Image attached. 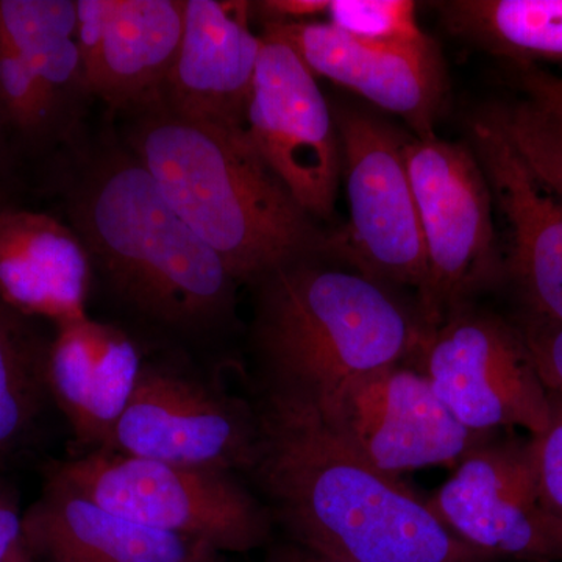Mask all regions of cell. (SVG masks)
<instances>
[{
	"instance_id": "obj_1",
	"label": "cell",
	"mask_w": 562,
	"mask_h": 562,
	"mask_svg": "<svg viewBox=\"0 0 562 562\" xmlns=\"http://www.w3.org/2000/svg\"><path fill=\"white\" fill-rule=\"evenodd\" d=\"M249 475L292 542L342 562H494L302 403L265 392Z\"/></svg>"
},
{
	"instance_id": "obj_2",
	"label": "cell",
	"mask_w": 562,
	"mask_h": 562,
	"mask_svg": "<svg viewBox=\"0 0 562 562\" xmlns=\"http://www.w3.org/2000/svg\"><path fill=\"white\" fill-rule=\"evenodd\" d=\"M57 176L69 225L114 301L150 327L210 338L235 312L236 280L171 209L124 143L70 147Z\"/></svg>"
},
{
	"instance_id": "obj_3",
	"label": "cell",
	"mask_w": 562,
	"mask_h": 562,
	"mask_svg": "<svg viewBox=\"0 0 562 562\" xmlns=\"http://www.w3.org/2000/svg\"><path fill=\"white\" fill-rule=\"evenodd\" d=\"M121 114L125 146L236 283H257L286 262L324 251L327 239L246 128L192 116L158 95Z\"/></svg>"
},
{
	"instance_id": "obj_4",
	"label": "cell",
	"mask_w": 562,
	"mask_h": 562,
	"mask_svg": "<svg viewBox=\"0 0 562 562\" xmlns=\"http://www.w3.org/2000/svg\"><path fill=\"white\" fill-rule=\"evenodd\" d=\"M254 346L265 392L324 416L358 380L419 353L427 330L387 284L325 266L319 254L257 283Z\"/></svg>"
},
{
	"instance_id": "obj_5",
	"label": "cell",
	"mask_w": 562,
	"mask_h": 562,
	"mask_svg": "<svg viewBox=\"0 0 562 562\" xmlns=\"http://www.w3.org/2000/svg\"><path fill=\"white\" fill-rule=\"evenodd\" d=\"M46 479L132 522L246 553L271 538L273 517L233 472L184 468L95 450L52 462Z\"/></svg>"
},
{
	"instance_id": "obj_6",
	"label": "cell",
	"mask_w": 562,
	"mask_h": 562,
	"mask_svg": "<svg viewBox=\"0 0 562 562\" xmlns=\"http://www.w3.org/2000/svg\"><path fill=\"white\" fill-rule=\"evenodd\" d=\"M403 154L425 249L417 313L430 331L505 272L492 217L494 199L479 158L465 144L413 136L405 139Z\"/></svg>"
},
{
	"instance_id": "obj_7",
	"label": "cell",
	"mask_w": 562,
	"mask_h": 562,
	"mask_svg": "<svg viewBox=\"0 0 562 562\" xmlns=\"http://www.w3.org/2000/svg\"><path fill=\"white\" fill-rule=\"evenodd\" d=\"M436 395L476 435L549 428L552 403L514 322L462 305L419 350Z\"/></svg>"
},
{
	"instance_id": "obj_8",
	"label": "cell",
	"mask_w": 562,
	"mask_h": 562,
	"mask_svg": "<svg viewBox=\"0 0 562 562\" xmlns=\"http://www.w3.org/2000/svg\"><path fill=\"white\" fill-rule=\"evenodd\" d=\"M427 503L447 530L491 561H562V530L542 501L535 436L491 432Z\"/></svg>"
},
{
	"instance_id": "obj_9",
	"label": "cell",
	"mask_w": 562,
	"mask_h": 562,
	"mask_svg": "<svg viewBox=\"0 0 562 562\" xmlns=\"http://www.w3.org/2000/svg\"><path fill=\"white\" fill-rule=\"evenodd\" d=\"M350 224L325 241V250L346 255L357 271L384 284L414 288L425 280L419 214L403 146L390 125L360 110L335 116Z\"/></svg>"
},
{
	"instance_id": "obj_10",
	"label": "cell",
	"mask_w": 562,
	"mask_h": 562,
	"mask_svg": "<svg viewBox=\"0 0 562 562\" xmlns=\"http://www.w3.org/2000/svg\"><path fill=\"white\" fill-rule=\"evenodd\" d=\"M258 413L169 362L146 361L109 452L184 468L249 473Z\"/></svg>"
},
{
	"instance_id": "obj_11",
	"label": "cell",
	"mask_w": 562,
	"mask_h": 562,
	"mask_svg": "<svg viewBox=\"0 0 562 562\" xmlns=\"http://www.w3.org/2000/svg\"><path fill=\"white\" fill-rule=\"evenodd\" d=\"M246 131L266 165L312 217L335 209L342 151L312 70L284 41L262 35Z\"/></svg>"
},
{
	"instance_id": "obj_12",
	"label": "cell",
	"mask_w": 562,
	"mask_h": 562,
	"mask_svg": "<svg viewBox=\"0 0 562 562\" xmlns=\"http://www.w3.org/2000/svg\"><path fill=\"white\" fill-rule=\"evenodd\" d=\"M376 471L457 468L487 435L469 430L436 395L425 373L405 362L358 380L321 416Z\"/></svg>"
},
{
	"instance_id": "obj_13",
	"label": "cell",
	"mask_w": 562,
	"mask_h": 562,
	"mask_svg": "<svg viewBox=\"0 0 562 562\" xmlns=\"http://www.w3.org/2000/svg\"><path fill=\"white\" fill-rule=\"evenodd\" d=\"M265 35L280 38L312 70L397 114L414 136L435 135L447 92L435 43H380L338 31L328 22H268Z\"/></svg>"
},
{
	"instance_id": "obj_14",
	"label": "cell",
	"mask_w": 562,
	"mask_h": 562,
	"mask_svg": "<svg viewBox=\"0 0 562 562\" xmlns=\"http://www.w3.org/2000/svg\"><path fill=\"white\" fill-rule=\"evenodd\" d=\"M184 0H77L91 98L124 111L160 94L179 52Z\"/></svg>"
},
{
	"instance_id": "obj_15",
	"label": "cell",
	"mask_w": 562,
	"mask_h": 562,
	"mask_svg": "<svg viewBox=\"0 0 562 562\" xmlns=\"http://www.w3.org/2000/svg\"><path fill=\"white\" fill-rule=\"evenodd\" d=\"M473 154L508 225L506 276L522 312L562 324V201L539 183L487 114L473 122Z\"/></svg>"
},
{
	"instance_id": "obj_16",
	"label": "cell",
	"mask_w": 562,
	"mask_h": 562,
	"mask_svg": "<svg viewBox=\"0 0 562 562\" xmlns=\"http://www.w3.org/2000/svg\"><path fill=\"white\" fill-rule=\"evenodd\" d=\"M247 2L184 0L179 52L158 98L192 116L246 128L262 47Z\"/></svg>"
},
{
	"instance_id": "obj_17",
	"label": "cell",
	"mask_w": 562,
	"mask_h": 562,
	"mask_svg": "<svg viewBox=\"0 0 562 562\" xmlns=\"http://www.w3.org/2000/svg\"><path fill=\"white\" fill-rule=\"evenodd\" d=\"M143 362L138 344L113 325L88 316L55 325L47 369L52 402L85 453L109 449Z\"/></svg>"
},
{
	"instance_id": "obj_18",
	"label": "cell",
	"mask_w": 562,
	"mask_h": 562,
	"mask_svg": "<svg viewBox=\"0 0 562 562\" xmlns=\"http://www.w3.org/2000/svg\"><path fill=\"white\" fill-rule=\"evenodd\" d=\"M22 543L44 562H216L205 543L132 522L46 479L22 514Z\"/></svg>"
},
{
	"instance_id": "obj_19",
	"label": "cell",
	"mask_w": 562,
	"mask_h": 562,
	"mask_svg": "<svg viewBox=\"0 0 562 562\" xmlns=\"http://www.w3.org/2000/svg\"><path fill=\"white\" fill-rule=\"evenodd\" d=\"M90 255L70 225L13 206L0 211V299L55 325L87 317Z\"/></svg>"
},
{
	"instance_id": "obj_20",
	"label": "cell",
	"mask_w": 562,
	"mask_h": 562,
	"mask_svg": "<svg viewBox=\"0 0 562 562\" xmlns=\"http://www.w3.org/2000/svg\"><path fill=\"white\" fill-rule=\"evenodd\" d=\"M76 35L77 0H0V41L27 63L77 135L91 94Z\"/></svg>"
},
{
	"instance_id": "obj_21",
	"label": "cell",
	"mask_w": 562,
	"mask_h": 562,
	"mask_svg": "<svg viewBox=\"0 0 562 562\" xmlns=\"http://www.w3.org/2000/svg\"><path fill=\"white\" fill-rule=\"evenodd\" d=\"M52 339L0 299V473L33 438L52 401Z\"/></svg>"
},
{
	"instance_id": "obj_22",
	"label": "cell",
	"mask_w": 562,
	"mask_h": 562,
	"mask_svg": "<svg viewBox=\"0 0 562 562\" xmlns=\"http://www.w3.org/2000/svg\"><path fill=\"white\" fill-rule=\"evenodd\" d=\"M449 31L517 66L562 63V0L439 2Z\"/></svg>"
},
{
	"instance_id": "obj_23",
	"label": "cell",
	"mask_w": 562,
	"mask_h": 562,
	"mask_svg": "<svg viewBox=\"0 0 562 562\" xmlns=\"http://www.w3.org/2000/svg\"><path fill=\"white\" fill-rule=\"evenodd\" d=\"M0 117L22 161L72 147L77 136L27 63L0 41Z\"/></svg>"
},
{
	"instance_id": "obj_24",
	"label": "cell",
	"mask_w": 562,
	"mask_h": 562,
	"mask_svg": "<svg viewBox=\"0 0 562 562\" xmlns=\"http://www.w3.org/2000/svg\"><path fill=\"white\" fill-rule=\"evenodd\" d=\"M486 114L528 172L562 201V111L527 98Z\"/></svg>"
},
{
	"instance_id": "obj_25",
	"label": "cell",
	"mask_w": 562,
	"mask_h": 562,
	"mask_svg": "<svg viewBox=\"0 0 562 562\" xmlns=\"http://www.w3.org/2000/svg\"><path fill=\"white\" fill-rule=\"evenodd\" d=\"M328 24L357 38L380 43L424 44L430 38L417 24L409 0H327Z\"/></svg>"
},
{
	"instance_id": "obj_26",
	"label": "cell",
	"mask_w": 562,
	"mask_h": 562,
	"mask_svg": "<svg viewBox=\"0 0 562 562\" xmlns=\"http://www.w3.org/2000/svg\"><path fill=\"white\" fill-rule=\"evenodd\" d=\"M514 324L530 351L539 379L550 394L562 395V324L520 313Z\"/></svg>"
},
{
	"instance_id": "obj_27",
	"label": "cell",
	"mask_w": 562,
	"mask_h": 562,
	"mask_svg": "<svg viewBox=\"0 0 562 562\" xmlns=\"http://www.w3.org/2000/svg\"><path fill=\"white\" fill-rule=\"evenodd\" d=\"M550 403L549 428L535 436L536 462L542 501L562 530V395L550 394Z\"/></svg>"
},
{
	"instance_id": "obj_28",
	"label": "cell",
	"mask_w": 562,
	"mask_h": 562,
	"mask_svg": "<svg viewBox=\"0 0 562 562\" xmlns=\"http://www.w3.org/2000/svg\"><path fill=\"white\" fill-rule=\"evenodd\" d=\"M24 161L0 117V211L18 205Z\"/></svg>"
},
{
	"instance_id": "obj_29",
	"label": "cell",
	"mask_w": 562,
	"mask_h": 562,
	"mask_svg": "<svg viewBox=\"0 0 562 562\" xmlns=\"http://www.w3.org/2000/svg\"><path fill=\"white\" fill-rule=\"evenodd\" d=\"M22 543V514L16 492L0 476V562Z\"/></svg>"
},
{
	"instance_id": "obj_30",
	"label": "cell",
	"mask_w": 562,
	"mask_h": 562,
	"mask_svg": "<svg viewBox=\"0 0 562 562\" xmlns=\"http://www.w3.org/2000/svg\"><path fill=\"white\" fill-rule=\"evenodd\" d=\"M517 81L528 98L562 111V79L538 66L517 68Z\"/></svg>"
},
{
	"instance_id": "obj_31",
	"label": "cell",
	"mask_w": 562,
	"mask_h": 562,
	"mask_svg": "<svg viewBox=\"0 0 562 562\" xmlns=\"http://www.w3.org/2000/svg\"><path fill=\"white\" fill-rule=\"evenodd\" d=\"M268 562H342L331 560V558L322 557L319 553H314L299 543L290 542L283 546L276 547L269 554Z\"/></svg>"
},
{
	"instance_id": "obj_32",
	"label": "cell",
	"mask_w": 562,
	"mask_h": 562,
	"mask_svg": "<svg viewBox=\"0 0 562 562\" xmlns=\"http://www.w3.org/2000/svg\"><path fill=\"white\" fill-rule=\"evenodd\" d=\"M2 562H33V558L31 553L27 552V549H25L24 543H21V546Z\"/></svg>"
},
{
	"instance_id": "obj_33",
	"label": "cell",
	"mask_w": 562,
	"mask_h": 562,
	"mask_svg": "<svg viewBox=\"0 0 562 562\" xmlns=\"http://www.w3.org/2000/svg\"><path fill=\"white\" fill-rule=\"evenodd\" d=\"M536 562H562V561H536Z\"/></svg>"
}]
</instances>
